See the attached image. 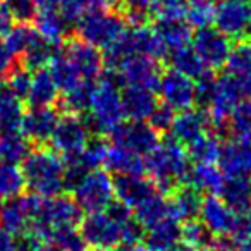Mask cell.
<instances>
[{
	"mask_svg": "<svg viewBox=\"0 0 251 251\" xmlns=\"http://www.w3.org/2000/svg\"><path fill=\"white\" fill-rule=\"evenodd\" d=\"M234 251H251V239L243 241V243H237Z\"/></svg>",
	"mask_w": 251,
	"mask_h": 251,
	"instance_id": "56",
	"label": "cell"
},
{
	"mask_svg": "<svg viewBox=\"0 0 251 251\" xmlns=\"http://www.w3.org/2000/svg\"><path fill=\"white\" fill-rule=\"evenodd\" d=\"M188 12V0H153L150 14L155 21H182Z\"/></svg>",
	"mask_w": 251,
	"mask_h": 251,
	"instance_id": "42",
	"label": "cell"
},
{
	"mask_svg": "<svg viewBox=\"0 0 251 251\" xmlns=\"http://www.w3.org/2000/svg\"><path fill=\"white\" fill-rule=\"evenodd\" d=\"M224 181H226V177L215 164H195V167L189 169L186 184L195 188L198 193L219 195Z\"/></svg>",
	"mask_w": 251,
	"mask_h": 251,
	"instance_id": "27",
	"label": "cell"
},
{
	"mask_svg": "<svg viewBox=\"0 0 251 251\" xmlns=\"http://www.w3.org/2000/svg\"><path fill=\"white\" fill-rule=\"evenodd\" d=\"M49 67H50L49 71H50V74H52L53 81H55L57 88H59L62 93L73 91L74 88H77L79 84L84 83L81 74L77 73V69L73 66V62L67 59V55L62 52V49L55 52V55H53Z\"/></svg>",
	"mask_w": 251,
	"mask_h": 251,
	"instance_id": "29",
	"label": "cell"
},
{
	"mask_svg": "<svg viewBox=\"0 0 251 251\" xmlns=\"http://www.w3.org/2000/svg\"><path fill=\"white\" fill-rule=\"evenodd\" d=\"M103 167L108 174L112 172L115 176H145L147 162L140 155L114 145V147H108Z\"/></svg>",
	"mask_w": 251,
	"mask_h": 251,
	"instance_id": "23",
	"label": "cell"
},
{
	"mask_svg": "<svg viewBox=\"0 0 251 251\" xmlns=\"http://www.w3.org/2000/svg\"><path fill=\"white\" fill-rule=\"evenodd\" d=\"M81 234L93 251H110L122 243L121 226L107 212L90 213L81 220Z\"/></svg>",
	"mask_w": 251,
	"mask_h": 251,
	"instance_id": "8",
	"label": "cell"
},
{
	"mask_svg": "<svg viewBox=\"0 0 251 251\" xmlns=\"http://www.w3.org/2000/svg\"><path fill=\"white\" fill-rule=\"evenodd\" d=\"M93 134L90 133V122L84 121L81 115H60L59 124L52 134V150L62 155V158L73 157L79 153L90 138Z\"/></svg>",
	"mask_w": 251,
	"mask_h": 251,
	"instance_id": "6",
	"label": "cell"
},
{
	"mask_svg": "<svg viewBox=\"0 0 251 251\" xmlns=\"http://www.w3.org/2000/svg\"><path fill=\"white\" fill-rule=\"evenodd\" d=\"M169 200V215L171 219L177 220V222H191L200 217V210H201V193H198L195 188L189 184L181 186L176 189Z\"/></svg>",
	"mask_w": 251,
	"mask_h": 251,
	"instance_id": "20",
	"label": "cell"
},
{
	"mask_svg": "<svg viewBox=\"0 0 251 251\" xmlns=\"http://www.w3.org/2000/svg\"><path fill=\"white\" fill-rule=\"evenodd\" d=\"M155 193L158 191L155 189L151 179H147L145 176H115L114 179L115 198L129 208L140 206Z\"/></svg>",
	"mask_w": 251,
	"mask_h": 251,
	"instance_id": "18",
	"label": "cell"
},
{
	"mask_svg": "<svg viewBox=\"0 0 251 251\" xmlns=\"http://www.w3.org/2000/svg\"><path fill=\"white\" fill-rule=\"evenodd\" d=\"M38 9V12H50V11H57L59 7V0H33Z\"/></svg>",
	"mask_w": 251,
	"mask_h": 251,
	"instance_id": "54",
	"label": "cell"
},
{
	"mask_svg": "<svg viewBox=\"0 0 251 251\" xmlns=\"http://www.w3.org/2000/svg\"><path fill=\"white\" fill-rule=\"evenodd\" d=\"M215 26L227 38L243 42L251 31V5L248 2L222 4L215 7Z\"/></svg>",
	"mask_w": 251,
	"mask_h": 251,
	"instance_id": "15",
	"label": "cell"
},
{
	"mask_svg": "<svg viewBox=\"0 0 251 251\" xmlns=\"http://www.w3.org/2000/svg\"><path fill=\"white\" fill-rule=\"evenodd\" d=\"M220 150H222V143L219 134H215L213 131H208L186 147L189 160H193L195 164H215L219 162Z\"/></svg>",
	"mask_w": 251,
	"mask_h": 251,
	"instance_id": "34",
	"label": "cell"
},
{
	"mask_svg": "<svg viewBox=\"0 0 251 251\" xmlns=\"http://www.w3.org/2000/svg\"><path fill=\"white\" fill-rule=\"evenodd\" d=\"M62 52L73 62V66L77 69L81 77L88 83H95L105 73L103 53L95 47H91L90 43L79 40L76 35H71L64 42Z\"/></svg>",
	"mask_w": 251,
	"mask_h": 251,
	"instance_id": "10",
	"label": "cell"
},
{
	"mask_svg": "<svg viewBox=\"0 0 251 251\" xmlns=\"http://www.w3.org/2000/svg\"><path fill=\"white\" fill-rule=\"evenodd\" d=\"M169 200L160 193H155L148 200H145L140 206L134 208V219L140 222L143 229H151L157 224L169 219Z\"/></svg>",
	"mask_w": 251,
	"mask_h": 251,
	"instance_id": "30",
	"label": "cell"
},
{
	"mask_svg": "<svg viewBox=\"0 0 251 251\" xmlns=\"http://www.w3.org/2000/svg\"><path fill=\"white\" fill-rule=\"evenodd\" d=\"M186 19H188V25L198 31L210 28V25H213L215 21V7L212 0H189Z\"/></svg>",
	"mask_w": 251,
	"mask_h": 251,
	"instance_id": "40",
	"label": "cell"
},
{
	"mask_svg": "<svg viewBox=\"0 0 251 251\" xmlns=\"http://www.w3.org/2000/svg\"><path fill=\"white\" fill-rule=\"evenodd\" d=\"M57 11L67 25H74V23L77 25L88 12V2L86 0H59Z\"/></svg>",
	"mask_w": 251,
	"mask_h": 251,
	"instance_id": "46",
	"label": "cell"
},
{
	"mask_svg": "<svg viewBox=\"0 0 251 251\" xmlns=\"http://www.w3.org/2000/svg\"><path fill=\"white\" fill-rule=\"evenodd\" d=\"M140 251H151V250H148V248H145V246H140Z\"/></svg>",
	"mask_w": 251,
	"mask_h": 251,
	"instance_id": "60",
	"label": "cell"
},
{
	"mask_svg": "<svg viewBox=\"0 0 251 251\" xmlns=\"http://www.w3.org/2000/svg\"><path fill=\"white\" fill-rule=\"evenodd\" d=\"M36 36H38V33H36L35 26L16 25L11 29V33L4 38V42L16 57H21L25 50L36 40Z\"/></svg>",
	"mask_w": 251,
	"mask_h": 251,
	"instance_id": "44",
	"label": "cell"
},
{
	"mask_svg": "<svg viewBox=\"0 0 251 251\" xmlns=\"http://www.w3.org/2000/svg\"><path fill=\"white\" fill-rule=\"evenodd\" d=\"M219 165L224 177H250L251 176V141L232 140L222 145Z\"/></svg>",
	"mask_w": 251,
	"mask_h": 251,
	"instance_id": "17",
	"label": "cell"
},
{
	"mask_svg": "<svg viewBox=\"0 0 251 251\" xmlns=\"http://www.w3.org/2000/svg\"><path fill=\"white\" fill-rule=\"evenodd\" d=\"M0 251H19L16 237L0 227Z\"/></svg>",
	"mask_w": 251,
	"mask_h": 251,
	"instance_id": "52",
	"label": "cell"
},
{
	"mask_svg": "<svg viewBox=\"0 0 251 251\" xmlns=\"http://www.w3.org/2000/svg\"><path fill=\"white\" fill-rule=\"evenodd\" d=\"M7 88L19 98V100H26L29 93V86H31V74L28 69L19 66L11 76L7 77Z\"/></svg>",
	"mask_w": 251,
	"mask_h": 251,
	"instance_id": "47",
	"label": "cell"
},
{
	"mask_svg": "<svg viewBox=\"0 0 251 251\" xmlns=\"http://www.w3.org/2000/svg\"><path fill=\"white\" fill-rule=\"evenodd\" d=\"M158 93H160L162 103L171 107L174 112H186L195 107V81L182 76V74H179L174 69H167L162 73Z\"/></svg>",
	"mask_w": 251,
	"mask_h": 251,
	"instance_id": "13",
	"label": "cell"
},
{
	"mask_svg": "<svg viewBox=\"0 0 251 251\" xmlns=\"http://www.w3.org/2000/svg\"><path fill=\"white\" fill-rule=\"evenodd\" d=\"M26 188L23 171L18 165L0 162V201L18 198Z\"/></svg>",
	"mask_w": 251,
	"mask_h": 251,
	"instance_id": "35",
	"label": "cell"
},
{
	"mask_svg": "<svg viewBox=\"0 0 251 251\" xmlns=\"http://www.w3.org/2000/svg\"><path fill=\"white\" fill-rule=\"evenodd\" d=\"M90 9H103V11H117L121 9V0H86Z\"/></svg>",
	"mask_w": 251,
	"mask_h": 251,
	"instance_id": "53",
	"label": "cell"
},
{
	"mask_svg": "<svg viewBox=\"0 0 251 251\" xmlns=\"http://www.w3.org/2000/svg\"><path fill=\"white\" fill-rule=\"evenodd\" d=\"M76 203L83 212L100 213L107 212L108 206L114 203V179L110 177L107 171L97 169L83 177V181L74 189Z\"/></svg>",
	"mask_w": 251,
	"mask_h": 251,
	"instance_id": "5",
	"label": "cell"
},
{
	"mask_svg": "<svg viewBox=\"0 0 251 251\" xmlns=\"http://www.w3.org/2000/svg\"><path fill=\"white\" fill-rule=\"evenodd\" d=\"M95 83H88L84 81L83 84H79L77 88H74L73 91L64 93V97L59 100V103L55 105V108L59 110V114L62 115H81L83 117L84 112L90 110V101H91V93H93Z\"/></svg>",
	"mask_w": 251,
	"mask_h": 251,
	"instance_id": "33",
	"label": "cell"
},
{
	"mask_svg": "<svg viewBox=\"0 0 251 251\" xmlns=\"http://www.w3.org/2000/svg\"><path fill=\"white\" fill-rule=\"evenodd\" d=\"M121 77L115 71L108 69L101 74L100 81L95 83L90 101V119L95 134H110L112 131L124 122V108H122V93L119 86Z\"/></svg>",
	"mask_w": 251,
	"mask_h": 251,
	"instance_id": "3",
	"label": "cell"
},
{
	"mask_svg": "<svg viewBox=\"0 0 251 251\" xmlns=\"http://www.w3.org/2000/svg\"><path fill=\"white\" fill-rule=\"evenodd\" d=\"M126 28L127 25L121 11L90 9L77 23L76 36L95 49L107 50L124 35Z\"/></svg>",
	"mask_w": 251,
	"mask_h": 251,
	"instance_id": "4",
	"label": "cell"
},
{
	"mask_svg": "<svg viewBox=\"0 0 251 251\" xmlns=\"http://www.w3.org/2000/svg\"><path fill=\"white\" fill-rule=\"evenodd\" d=\"M220 2H226V4H237V2H246V0H220Z\"/></svg>",
	"mask_w": 251,
	"mask_h": 251,
	"instance_id": "59",
	"label": "cell"
},
{
	"mask_svg": "<svg viewBox=\"0 0 251 251\" xmlns=\"http://www.w3.org/2000/svg\"><path fill=\"white\" fill-rule=\"evenodd\" d=\"M210 122H208V115L205 110H191L186 112H179L176 115L174 126H172V138H174L177 143L184 145H191L193 141H196L200 136H203L205 133H208Z\"/></svg>",
	"mask_w": 251,
	"mask_h": 251,
	"instance_id": "19",
	"label": "cell"
},
{
	"mask_svg": "<svg viewBox=\"0 0 251 251\" xmlns=\"http://www.w3.org/2000/svg\"><path fill=\"white\" fill-rule=\"evenodd\" d=\"M122 84L134 88H145L150 91H158L162 77V64L153 59L141 55H133L124 59L115 69Z\"/></svg>",
	"mask_w": 251,
	"mask_h": 251,
	"instance_id": "11",
	"label": "cell"
},
{
	"mask_svg": "<svg viewBox=\"0 0 251 251\" xmlns=\"http://www.w3.org/2000/svg\"><path fill=\"white\" fill-rule=\"evenodd\" d=\"M108 136L114 141L115 147L129 150L140 157L150 155L162 143L160 134L148 122H122Z\"/></svg>",
	"mask_w": 251,
	"mask_h": 251,
	"instance_id": "7",
	"label": "cell"
},
{
	"mask_svg": "<svg viewBox=\"0 0 251 251\" xmlns=\"http://www.w3.org/2000/svg\"><path fill=\"white\" fill-rule=\"evenodd\" d=\"M12 28H14V19L9 14L5 5L0 2V40H4L11 33Z\"/></svg>",
	"mask_w": 251,
	"mask_h": 251,
	"instance_id": "50",
	"label": "cell"
},
{
	"mask_svg": "<svg viewBox=\"0 0 251 251\" xmlns=\"http://www.w3.org/2000/svg\"><path fill=\"white\" fill-rule=\"evenodd\" d=\"M157 107L158 101L155 91L134 86H126V90L122 91V108L129 121L145 122V119H150Z\"/></svg>",
	"mask_w": 251,
	"mask_h": 251,
	"instance_id": "21",
	"label": "cell"
},
{
	"mask_svg": "<svg viewBox=\"0 0 251 251\" xmlns=\"http://www.w3.org/2000/svg\"><path fill=\"white\" fill-rule=\"evenodd\" d=\"M19 67L18 57L9 50V47L5 45L4 40H0V81L5 79L14 73Z\"/></svg>",
	"mask_w": 251,
	"mask_h": 251,
	"instance_id": "49",
	"label": "cell"
},
{
	"mask_svg": "<svg viewBox=\"0 0 251 251\" xmlns=\"http://www.w3.org/2000/svg\"><path fill=\"white\" fill-rule=\"evenodd\" d=\"M21 171L26 186L33 195L40 198H53L62 193L66 162L52 148L38 147L31 150L23 162Z\"/></svg>",
	"mask_w": 251,
	"mask_h": 251,
	"instance_id": "2",
	"label": "cell"
},
{
	"mask_svg": "<svg viewBox=\"0 0 251 251\" xmlns=\"http://www.w3.org/2000/svg\"><path fill=\"white\" fill-rule=\"evenodd\" d=\"M31 148L29 141L23 134H7L0 136V162L18 165L26 160Z\"/></svg>",
	"mask_w": 251,
	"mask_h": 251,
	"instance_id": "37",
	"label": "cell"
},
{
	"mask_svg": "<svg viewBox=\"0 0 251 251\" xmlns=\"http://www.w3.org/2000/svg\"><path fill=\"white\" fill-rule=\"evenodd\" d=\"M59 119L60 114L55 107H31L28 112H25L21 126L23 136L38 147H43L52 140Z\"/></svg>",
	"mask_w": 251,
	"mask_h": 251,
	"instance_id": "16",
	"label": "cell"
},
{
	"mask_svg": "<svg viewBox=\"0 0 251 251\" xmlns=\"http://www.w3.org/2000/svg\"><path fill=\"white\" fill-rule=\"evenodd\" d=\"M42 198L36 195H25L0 203V227L12 236L28 232Z\"/></svg>",
	"mask_w": 251,
	"mask_h": 251,
	"instance_id": "9",
	"label": "cell"
},
{
	"mask_svg": "<svg viewBox=\"0 0 251 251\" xmlns=\"http://www.w3.org/2000/svg\"><path fill=\"white\" fill-rule=\"evenodd\" d=\"M2 4L19 25H29L38 16V9L33 0H2Z\"/></svg>",
	"mask_w": 251,
	"mask_h": 251,
	"instance_id": "45",
	"label": "cell"
},
{
	"mask_svg": "<svg viewBox=\"0 0 251 251\" xmlns=\"http://www.w3.org/2000/svg\"><path fill=\"white\" fill-rule=\"evenodd\" d=\"M248 42L251 43V31H250V35H248Z\"/></svg>",
	"mask_w": 251,
	"mask_h": 251,
	"instance_id": "61",
	"label": "cell"
},
{
	"mask_svg": "<svg viewBox=\"0 0 251 251\" xmlns=\"http://www.w3.org/2000/svg\"><path fill=\"white\" fill-rule=\"evenodd\" d=\"M227 131L234 136V140L251 141V100H243L227 122Z\"/></svg>",
	"mask_w": 251,
	"mask_h": 251,
	"instance_id": "38",
	"label": "cell"
},
{
	"mask_svg": "<svg viewBox=\"0 0 251 251\" xmlns=\"http://www.w3.org/2000/svg\"><path fill=\"white\" fill-rule=\"evenodd\" d=\"M169 62H171L172 69L177 71L182 76L189 77V79H200L208 71L205 64L201 62L200 55L195 52V49L189 45L172 50V53L169 55Z\"/></svg>",
	"mask_w": 251,
	"mask_h": 251,
	"instance_id": "32",
	"label": "cell"
},
{
	"mask_svg": "<svg viewBox=\"0 0 251 251\" xmlns=\"http://www.w3.org/2000/svg\"><path fill=\"white\" fill-rule=\"evenodd\" d=\"M219 198L237 215H244L251 210V179L232 177L226 179Z\"/></svg>",
	"mask_w": 251,
	"mask_h": 251,
	"instance_id": "24",
	"label": "cell"
},
{
	"mask_svg": "<svg viewBox=\"0 0 251 251\" xmlns=\"http://www.w3.org/2000/svg\"><path fill=\"white\" fill-rule=\"evenodd\" d=\"M153 0H121L119 11H136V12H150V5Z\"/></svg>",
	"mask_w": 251,
	"mask_h": 251,
	"instance_id": "51",
	"label": "cell"
},
{
	"mask_svg": "<svg viewBox=\"0 0 251 251\" xmlns=\"http://www.w3.org/2000/svg\"><path fill=\"white\" fill-rule=\"evenodd\" d=\"M171 251H196V250H193L191 246H188V244H184V243H179L177 246H174Z\"/></svg>",
	"mask_w": 251,
	"mask_h": 251,
	"instance_id": "57",
	"label": "cell"
},
{
	"mask_svg": "<svg viewBox=\"0 0 251 251\" xmlns=\"http://www.w3.org/2000/svg\"><path fill=\"white\" fill-rule=\"evenodd\" d=\"M174 121H176V112L171 107H167V105L158 103V107L155 108L153 114L148 119V124L160 134V133H169L172 129V126H174Z\"/></svg>",
	"mask_w": 251,
	"mask_h": 251,
	"instance_id": "48",
	"label": "cell"
},
{
	"mask_svg": "<svg viewBox=\"0 0 251 251\" xmlns=\"http://www.w3.org/2000/svg\"><path fill=\"white\" fill-rule=\"evenodd\" d=\"M227 73L234 76L251 79V43L248 40L236 42L227 60Z\"/></svg>",
	"mask_w": 251,
	"mask_h": 251,
	"instance_id": "39",
	"label": "cell"
},
{
	"mask_svg": "<svg viewBox=\"0 0 251 251\" xmlns=\"http://www.w3.org/2000/svg\"><path fill=\"white\" fill-rule=\"evenodd\" d=\"M200 220L213 236H229L236 239L241 215L234 213L217 195H206L201 201Z\"/></svg>",
	"mask_w": 251,
	"mask_h": 251,
	"instance_id": "14",
	"label": "cell"
},
{
	"mask_svg": "<svg viewBox=\"0 0 251 251\" xmlns=\"http://www.w3.org/2000/svg\"><path fill=\"white\" fill-rule=\"evenodd\" d=\"M110 251H140V246H133V244H124V243H121L119 246L112 248Z\"/></svg>",
	"mask_w": 251,
	"mask_h": 251,
	"instance_id": "55",
	"label": "cell"
},
{
	"mask_svg": "<svg viewBox=\"0 0 251 251\" xmlns=\"http://www.w3.org/2000/svg\"><path fill=\"white\" fill-rule=\"evenodd\" d=\"M147 172L160 195L171 196L188 182L189 157L186 148L174 138L162 141L147 160Z\"/></svg>",
	"mask_w": 251,
	"mask_h": 251,
	"instance_id": "1",
	"label": "cell"
},
{
	"mask_svg": "<svg viewBox=\"0 0 251 251\" xmlns=\"http://www.w3.org/2000/svg\"><path fill=\"white\" fill-rule=\"evenodd\" d=\"M40 251H59V250H57L55 246H52V244H45Z\"/></svg>",
	"mask_w": 251,
	"mask_h": 251,
	"instance_id": "58",
	"label": "cell"
},
{
	"mask_svg": "<svg viewBox=\"0 0 251 251\" xmlns=\"http://www.w3.org/2000/svg\"><path fill=\"white\" fill-rule=\"evenodd\" d=\"M31 107H53L59 101V88L49 69H40L31 74V86L26 98Z\"/></svg>",
	"mask_w": 251,
	"mask_h": 251,
	"instance_id": "25",
	"label": "cell"
},
{
	"mask_svg": "<svg viewBox=\"0 0 251 251\" xmlns=\"http://www.w3.org/2000/svg\"><path fill=\"white\" fill-rule=\"evenodd\" d=\"M67 23L60 18V14L57 11L50 12H38V16L35 18V29L47 43L50 45H64L69 33H67Z\"/></svg>",
	"mask_w": 251,
	"mask_h": 251,
	"instance_id": "28",
	"label": "cell"
},
{
	"mask_svg": "<svg viewBox=\"0 0 251 251\" xmlns=\"http://www.w3.org/2000/svg\"><path fill=\"white\" fill-rule=\"evenodd\" d=\"M57 50L53 49L50 43H47L42 36H36V40L25 50V53L21 55V60L25 64V69L28 71H40L47 69L52 62L53 55H55Z\"/></svg>",
	"mask_w": 251,
	"mask_h": 251,
	"instance_id": "36",
	"label": "cell"
},
{
	"mask_svg": "<svg viewBox=\"0 0 251 251\" xmlns=\"http://www.w3.org/2000/svg\"><path fill=\"white\" fill-rule=\"evenodd\" d=\"M50 243L59 251H90L83 234H81V230H77V227L57 229L50 237Z\"/></svg>",
	"mask_w": 251,
	"mask_h": 251,
	"instance_id": "43",
	"label": "cell"
},
{
	"mask_svg": "<svg viewBox=\"0 0 251 251\" xmlns=\"http://www.w3.org/2000/svg\"><path fill=\"white\" fill-rule=\"evenodd\" d=\"M193 49L208 71L222 69L224 66H227V60L232 52V40L222 35L217 28L200 29L193 36Z\"/></svg>",
	"mask_w": 251,
	"mask_h": 251,
	"instance_id": "12",
	"label": "cell"
},
{
	"mask_svg": "<svg viewBox=\"0 0 251 251\" xmlns=\"http://www.w3.org/2000/svg\"><path fill=\"white\" fill-rule=\"evenodd\" d=\"M213 234L203 226L201 220H191L181 227V241L196 251H205L213 241Z\"/></svg>",
	"mask_w": 251,
	"mask_h": 251,
	"instance_id": "41",
	"label": "cell"
},
{
	"mask_svg": "<svg viewBox=\"0 0 251 251\" xmlns=\"http://www.w3.org/2000/svg\"><path fill=\"white\" fill-rule=\"evenodd\" d=\"M25 107L23 100H19L7 88L5 83H0V136L18 134L21 131Z\"/></svg>",
	"mask_w": 251,
	"mask_h": 251,
	"instance_id": "22",
	"label": "cell"
},
{
	"mask_svg": "<svg viewBox=\"0 0 251 251\" xmlns=\"http://www.w3.org/2000/svg\"><path fill=\"white\" fill-rule=\"evenodd\" d=\"M153 29L165 49H182L193 40L191 26L186 21H155Z\"/></svg>",
	"mask_w": 251,
	"mask_h": 251,
	"instance_id": "31",
	"label": "cell"
},
{
	"mask_svg": "<svg viewBox=\"0 0 251 251\" xmlns=\"http://www.w3.org/2000/svg\"><path fill=\"white\" fill-rule=\"evenodd\" d=\"M179 243H181V226L171 217L145 232V248L151 251H171Z\"/></svg>",
	"mask_w": 251,
	"mask_h": 251,
	"instance_id": "26",
	"label": "cell"
}]
</instances>
